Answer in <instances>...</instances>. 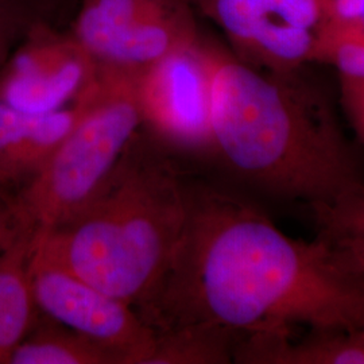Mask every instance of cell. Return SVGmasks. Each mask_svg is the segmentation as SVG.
I'll use <instances>...</instances> for the list:
<instances>
[{"mask_svg":"<svg viewBox=\"0 0 364 364\" xmlns=\"http://www.w3.org/2000/svg\"><path fill=\"white\" fill-rule=\"evenodd\" d=\"M236 336L220 329L182 326L156 333L146 364L232 363Z\"/></svg>","mask_w":364,"mask_h":364,"instance_id":"cell-15","label":"cell"},{"mask_svg":"<svg viewBox=\"0 0 364 364\" xmlns=\"http://www.w3.org/2000/svg\"><path fill=\"white\" fill-rule=\"evenodd\" d=\"M22 235L14 221L9 207L0 205V254L6 251Z\"/></svg>","mask_w":364,"mask_h":364,"instance_id":"cell-19","label":"cell"},{"mask_svg":"<svg viewBox=\"0 0 364 364\" xmlns=\"http://www.w3.org/2000/svg\"><path fill=\"white\" fill-rule=\"evenodd\" d=\"M135 312L156 335L182 326L236 338L355 331L364 328V282L318 239L290 237L247 198L191 182L178 242Z\"/></svg>","mask_w":364,"mask_h":364,"instance_id":"cell-1","label":"cell"},{"mask_svg":"<svg viewBox=\"0 0 364 364\" xmlns=\"http://www.w3.org/2000/svg\"><path fill=\"white\" fill-rule=\"evenodd\" d=\"M210 10L248 58L273 73L314 61L329 25L326 0H210Z\"/></svg>","mask_w":364,"mask_h":364,"instance_id":"cell-6","label":"cell"},{"mask_svg":"<svg viewBox=\"0 0 364 364\" xmlns=\"http://www.w3.org/2000/svg\"><path fill=\"white\" fill-rule=\"evenodd\" d=\"M138 78L109 66L99 73L82 117L9 204L22 234L65 224L102 192L144 123Z\"/></svg>","mask_w":364,"mask_h":364,"instance_id":"cell-4","label":"cell"},{"mask_svg":"<svg viewBox=\"0 0 364 364\" xmlns=\"http://www.w3.org/2000/svg\"><path fill=\"white\" fill-rule=\"evenodd\" d=\"M78 38L92 57L135 76L185 42L150 0H95L81 15Z\"/></svg>","mask_w":364,"mask_h":364,"instance_id":"cell-8","label":"cell"},{"mask_svg":"<svg viewBox=\"0 0 364 364\" xmlns=\"http://www.w3.org/2000/svg\"><path fill=\"white\" fill-rule=\"evenodd\" d=\"M30 237L21 235L0 254V364L9 360L36 324L38 311L27 275Z\"/></svg>","mask_w":364,"mask_h":364,"instance_id":"cell-13","label":"cell"},{"mask_svg":"<svg viewBox=\"0 0 364 364\" xmlns=\"http://www.w3.org/2000/svg\"><path fill=\"white\" fill-rule=\"evenodd\" d=\"M314 61L335 66L341 77L364 80V34L351 27L328 25Z\"/></svg>","mask_w":364,"mask_h":364,"instance_id":"cell-16","label":"cell"},{"mask_svg":"<svg viewBox=\"0 0 364 364\" xmlns=\"http://www.w3.org/2000/svg\"><path fill=\"white\" fill-rule=\"evenodd\" d=\"M212 156L240 181L309 208L364 183L328 99L304 78L210 52Z\"/></svg>","mask_w":364,"mask_h":364,"instance_id":"cell-2","label":"cell"},{"mask_svg":"<svg viewBox=\"0 0 364 364\" xmlns=\"http://www.w3.org/2000/svg\"><path fill=\"white\" fill-rule=\"evenodd\" d=\"M329 23L346 26L353 23L364 9V0H326Z\"/></svg>","mask_w":364,"mask_h":364,"instance_id":"cell-18","label":"cell"},{"mask_svg":"<svg viewBox=\"0 0 364 364\" xmlns=\"http://www.w3.org/2000/svg\"><path fill=\"white\" fill-rule=\"evenodd\" d=\"M99 73L81 45H31L0 76V103L26 114H50L75 103Z\"/></svg>","mask_w":364,"mask_h":364,"instance_id":"cell-9","label":"cell"},{"mask_svg":"<svg viewBox=\"0 0 364 364\" xmlns=\"http://www.w3.org/2000/svg\"><path fill=\"white\" fill-rule=\"evenodd\" d=\"M146 122L170 146L189 154H212L210 52L185 41L138 78Z\"/></svg>","mask_w":364,"mask_h":364,"instance_id":"cell-7","label":"cell"},{"mask_svg":"<svg viewBox=\"0 0 364 364\" xmlns=\"http://www.w3.org/2000/svg\"><path fill=\"white\" fill-rule=\"evenodd\" d=\"M331 25V23H329ZM333 26H336V25H333ZM346 27H351L353 28L355 31H358V33H360V34H364V9L362 10V13L359 15V18L351 23V25H346Z\"/></svg>","mask_w":364,"mask_h":364,"instance_id":"cell-20","label":"cell"},{"mask_svg":"<svg viewBox=\"0 0 364 364\" xmlns=\"http://www.w3.org/2000/svg\"><path fill=\"white\" fill-rule=\"evenodd\" d=\"M189 183L168 156L135 138L91 204L31 236L30 248L136 309L178 242Z\"/></svg>","mask_w":364,"mask_h":364,"instance_id":"cell-3","label":"cell"},{"mask_svg":"<svg viewBox=\"0 0 364 364\" xmlns=\"http://www.w3.org/2000/svg\"><path fill=\"white\" fill-rule=\"evenodd\" d=\"M9 364H123L117 352L48 317L15 348Z\"/></svg>","mask_w":364,"mask_h":364,"instance_id":"cell-14","label":"cell"},{"mask_svg":"<svg viewBox=\"0 0 364 364\" xmlns=\"http://www.w3.org/2000/svg\"><path fill=\"white\" fill-rule=\"evenodd\" d=\"M318 239L338 267L364 282V183L311 207Z\"/></svg>","mask_w":364,"mask_h":364,"instance_id":"cell-12","label":"cell"},{"mask_svg":"<svg viewBox=\"0 0 364 364\" xmlns=\"http://www.w3.org/2000/svg\"><path fill=\"white\" fill-rule=\"evenodd\" d=\"M341 100L358 136L364 144V80L341 77Z\"/></svg>","mask_w":364,"mask_h":364,"instance_id":"cell-17","label":"cell"},{"mask_svg":"<svg viewBox=\"0 0 364 364\" xmlns=\"http://www.w3.org/2000/svg\"><path fill=\"white\" fill-rule=\"evenodd\" d=\"M92 85L72 107L50 114H26L0 103L1 186L22 188L37 174L82 117Z\"/></svg>","mask_w":364,"mask_h":364,"instance_id":"cell-10","label":"cell"},{"mask_svg":"<svg viewBox=\"0 0 364 364\" xmlns=\"http://www.w3.org/2000/svg\"><path fill=\"white\" fill-rule=\"evenodd\" d=\"M27 275L36 305L46 317L117 352L123 364H146L156 346V332L131 305L30 246Z\"/></svg>","mask_w":364,"mask_h":364,"instance_id":"cell-5","label":"cell"},{"mask_svg":"<svg viewBox=\"0 0 364 364\" xmlns=\"http://www.w3.org/2000/svg\"><path fill=\"white\" fill-rule=\"evenodd\" d=\"M232 363L364 364V328L311 331L308 336L258 333L235 341Z\"/></svg>","mask_w":364,"mask_h":364,"instance_id":"cell-11","label":"cell"}]
</instances>
